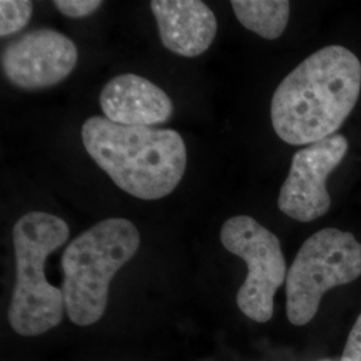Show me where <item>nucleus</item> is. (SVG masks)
Instances as JSON below:
<instances>
[{"label": "nucleus", "instance_id": "f257e3e1", "mask_svg": "<svg viewBox=\"0 0 361 361\" xmlns=\"http://www.w3.org/2000/svg\"><path fill=\"white\" fill-rule=\"evenodd\" d=\"M360 59L344 46L313 52L281 80L271 118L288 145H312L335 135L359 101Z\"/></svg>", "mask_w": 361, "mask_h": 361}, {"label": "nucleus", "instance_id": "f03ea898", "mask_svg": "<svg viewBox=\"0 0 361 361\" xmlns=\"http://www.w3.org/2000/svg\"><path fill=\"white\" fill-rule=\"evenodd\" d=\"M82 141L94 162L123 192L161 200L180 183L188 152L180 133L152 126H123L94 116L82 125Z\"/></svg>", "mask_w": 361, "mask_h": 361}, {"label": "nucleus", "instance_id": "7ed1b4c3", "mask_svg": "<svg viewBox=\"0 0 361 361\" xmlns=\"http://www.w3.org/2000/svg\"><path fill=\"white\" fill-rule=\"evenodd\" d=\"M68 235L66 221L46 212H28L13 225L16 277L8 323L18 335H43L62 322L63 292L47 281L44 265Z\"/></svg>", "mask_w": 361, "mask_h": 361}, {"label": "nucleus", "instance_id": "20e7f679", "mask_svg": "<svg viewBox=\"0 0 361 361\" xmlns=\"http://www.w3.org/2000/svg\"><path fill=\"white\" fill-rule=\"evenodd\" d=\"M141 244L137 226L126 219H107L79 234L62 256L63 298L70 320L79 326L104 314L116 271L135 256Z\"/></svg>", "mask_w": 361, "mask_h": 361}, {"label": "nucleus", "instance_id": "39448f33", "mask_svg": "<svg viewBox=\"0 0 361 361\" xmlns=\"http://www.w3.org/2000/svg\"><path fill=\"white\" fill-rule=\"evenodd\" d=\"M361 276V243L350 232L325 228L297 252L286 276V316L296 326L316 316L324 295Z\"/></svg>", "mask_w": 361, "mask_h": 361}, {"label": "nucleus", "instance_id": "423d86ee", "mask_svg": "<svg viewBox=\"0 0 361 361\" xmlns=\"http://www.w3.org/2000/svg\"><path fill=\"white\" fill-rule=\"evenodd\" d=\"M222 245L244 259L247 276L237 292L240 310L256 323H268L274 312V296L286 281V262L279 237L249 216H234L221 228Z\"/></svg>", "mask_w": 361, "mask_h": 361}, {"label": "nucleus", "instance_id": "0eeeda50", "mask_svg": "<svg viewBox=\"0 0 361 361\" xmlns=\"http://www.w3.org/2000/svg\"><path fill=\"white\" fill-rule=\"evenodd\" d=\"M348 146L344 135L335 134L295 153L280 190L279 209L300 222L325 216L331 207L326 180L347 155Z\"/></svg>", "mask_w": 361, "mask_h": 361}, {"label": "nucleus", "instance_id": "6e6552de", "mask_svg": "<svg viewBox=\"0 0 361 361\" xmlns=\"http://www.w3.org/2000/svg\"><path fill=\"white\" fill-rule=\"evenodd\" d=\"M75 43L52 28H38L13 39L1 52V68L13 86L39 90L59 85L77 67Z\"/></svg>", "mask_w": 361, "mask_h": 361}, {"label": "nucleus", "instance_id": "1a4fd4ad", "mask_svg": "<svg viewBox=\"0 0 361 361\" xmlns=\"http://www.w3.org/2000/svg\"><path fill=\"white\" fill-rule=\"evenodd\" d=\"M104 118L123 126H152L170 119L174 106L152 80L135 74L110 79L99 95Z\"/></svg>", "mask_w": 361, "mask_h": 361}, {"label": "nucleus", "instance_id": "9d476101", "mask_svg": "<svg viewBox=\"0 0 361 361\" xmlns=\"http://www.w3.org/2000/svg\"><path fill=\"white\" fill-rule=\"evenodd\" d=\"M150 8L159 38L169 51L195 58L207 51L217 35V18L200 0H153Z\"/></svg>", "mask_w": 361, "mask_h": 361}, {"label": "nucleus", "instance_id": "9b49d317", "mask_svg": "<svg viewBox=\"0 0 361 361\" xmlns=\"http://www.w3.org/2000/svg\"><path fill=\"white\" fill-rule=\"evenodd\" d=\"M231 6L238 22L261 38H280L289 22L290 3L286 0H232Z\"/></svg>", "mask_w": 361, "mask_h": 361}, {"label": "nucleus", "instance_id": "f8f14e48", "mask_svg": "<svg viewBox=\"0 0 361 361\" xmlns=\"http://www.w3.org/2000/svg\"><path fill=\"white\" fill-rule=\"evenodd\" d=\"M30 0H1L0 1V37L6 38L19 32L27 26L32 15Z\"/></svg>", "mask_w": 361, "mask_h": 361}, {"label": "nucleus", "instance_id": "ddd939ff", "mask_svg": "<svg viewBox=\"0 0 361 361\" xmlns=\"http://www.w3.org/2000/svg\"><path fill=\"white\" fill-rule=\"evenodd\" d=\"M54 6L61 13L68 18H86L95 13L101 6V0H55Z\"/></svg>", "mask_w": 361, "mask_h": 361}, {"label": "nucleus", "instance_id": "4468645a", "mask_svg": "<svg viewBox=\"0 0 361 361\" xmlns=\"http://www.w3.org/2000/svg\"><path fill=\"white\" fill-rule=\"evenodd\" d=\"M340 361H361V313L349 332Z\"/></svg>", "mask_w": 361, "mask_h": 361}]
</instances>
